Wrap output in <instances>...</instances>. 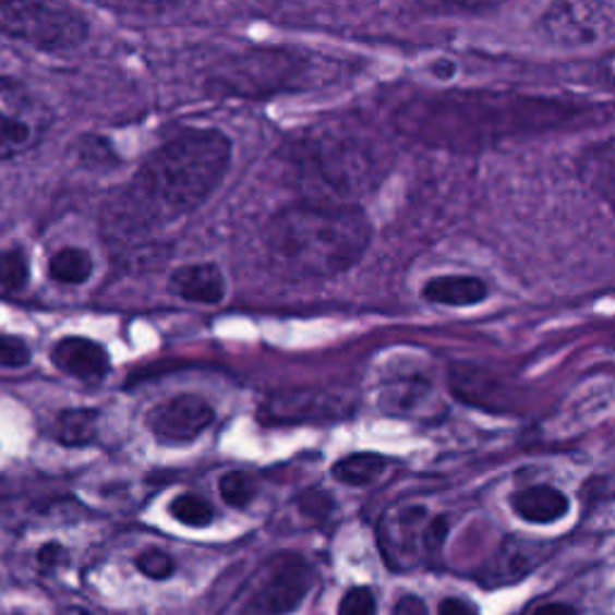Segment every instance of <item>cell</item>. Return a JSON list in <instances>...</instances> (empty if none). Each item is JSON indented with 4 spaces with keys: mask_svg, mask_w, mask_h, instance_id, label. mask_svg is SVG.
I'll return each instance as SVG.
<instances>
[{
    "mask_svg": "<svg viewBox=\"0 0 615 615\" xmlns=\"http://www.w3.org/2000/svg\"><path fill=\"white\" fill-rule=\"evenodd\" d=\"M32 359L27 345L17 337L0 335V369H22Z\"/></svg>",
    "mask_w": 615,
    "mask_h": 615,
    "instance_id": "cell-25",
    "label": "cell"
},
{
    "mask_svg": "<svg viewBox=\"0 0 615 615\" xmlns=\"http://www.w3.org/2000/svg\"><path fill=\"white\" fill-rule=\"evenodd\" d=\"M385 469L387 459L383 455L359 453L337 461L333 474L339 483H345V486H371V483H375L385 474Z\"/></svg>",
    "mask_w": 615,
    "mask_h": 615,
    "instance_id": "cell-17",
    "label": "cell"
},
{
    "mask_svg": "<svg viewBox=\"0 0 615 615\" xmlns=\"http://www.w3.org/2000/svg\"><path fill=\"white\" fill-rule=\"evenodd\" d=\"M441 615H479L477 608L469 601L461 599H445L441 603Z\"/></svg>",
    "mask_w": 615,
    "mask_h": 615,
    "instance_id": "cell-27",
    "label": "cell"
},
{
    "mask_svg": "<svg viewBox=\"0 0 615 615\" xmlns=\"http://www.w3.org/2000/svg\"><path fill=\"white\" fill-rule=\"evenodd\" d=\"M137 567L142 575H147L149 579H167L173 572V560L169 553H164L159 548H149L137 558Z\"/></svg>",
    "mask_w": 615,
    "mask_h": 615,
    "instance_id": "cell-24",
    "label": "cell"
},
{
    "mask_svg": "<svg viewBox=\"0 0 615 615\" xmlns=\"http://www.w3.org/2000/svg\"><path fill=\"white\" fill-rule=\"evenodd\" d=\"M51 109L17 82L0 80V161L32 152L49 133Z\"/></svg>",
    "mask_w": 615,
    "mask_h": 615,
    "instance_id": "cell-7",
    "label": "cell"
},
{
    "mask_svg": "<svg viewBox=\"0 0 615 615\" xmlns=\"http://www.w3.org/2000/svg\"><path fill=\"white\" fill-rule=\"evenodd\" d=\"M371 221L357 205H291L267 221L263 251L272 275L287 281L345 275L371 245Z\"/></svg>",
    "mask_w": 615,
    "mask_h": 615,
    "instance_id": "cell-2",
    "label": "cell"
},
{
    "mask_svg": "<svg viewBox=\"0 0 615 615\" xmlns=\"http://www.w3.org/2000/svg\"><path fill=\"white\" fill-rule=\"evenodd\" d=\"M447 519L433 515L419 503L389 507L377 527V541L387 565L397 572H409L429 565L445 546Z\"/></svg>",
    "mask_w": 615,
    "mask_h": 615,
    "instance_id": "cell-4",
    "label": "cell"
},
{
    "mask_svg": "<svg viewBox=\"0 0 615 615\" xmlns=\"http://www.w3.org/2000/svg\"><path fill=\"white\" fill-rule=\"evenodd\" d=\"M229 164L231 142L219 130L176 135L106 203V233L111 241H133L197 209L217 191Z\"/></svg>",
    "mask_w": 615,
    "mask_h": 615,
    "instance_id": "cell-1",
    "label": "cell"
},
{
    "mask_svg": "<svg viewBox=\"0 0 615 615\" xmlns=\"http://www.w3.org/2000/svg\"><path fill=\"white\" fill-rule=\"evenodd\" d=\"M375 596L369 587H353L339 603V615H375Z\"/></svg>",
    "mask_w": 615,
    "mask_h": 615,
    "instance_id": "cell-23",
    "label": "cell"
},
{
    "mask_svg": "<svg viewBox=\"0 0 615 615\" xmlns=\"http://www.w3.org/2000/svg\"><path fill=\"white\" fill-rule=\"evenodd\" d=\"M51 359L58 371L77 377L85 383H99L109 373V353L97 341L85 337L61 339L51 351Z\"/></svg>",
    "mask_w": 615,
    "mask_h": 615,
    "instance_id": "cell-10",
    "label": "cell"
},
{
    "mask_svg": "<svg viewBox=\"0 0 615 615\" xmlns=\"http://www.w3.org/2000/svg\"><path fill=\"white\" fill-rule=\"evenodd\" d=\"M265 409L272 421H313L335 417L337 401L323 393H284L267 401Z\"/></svg>",
    "mask_w": 615,
    "mask_h": 615,
    "instance_id": "cell-15",
    "label": "cell"
},
{
    "mask_svg": "<svg viewBox=\"0 0 615 615\" xmlns=\"http://www.w3.org/2000/svg\"><path fill=\"white\" fill-rule=\"evenodd\" d=\"M97 435V413L87 409L65 411L58 421V437L65 445H87Z\"/></svg>",
    "mask_w": 615,
    "mask_h": 615,
    "instance_id": "cell-19",
    "label": "cell"
},
{
    "mask_svg": "<svg viewBox=\"0 0 615 615\" xmlns=\"http://www.w3.org/2000/svg\"><path fill=\"white\" fill-rule=\"evenodd\" d=\"M171 515L185 527H207L212 517H215V510H212V505L205 498H200V495L185 493L171 503Z\"/></svg>",
    "mask_w": 615,
    "mask_h": 615,
    "instance_id": "cell-20",
    "label": "cell"
},
{
    "mask_svg": "<svg viewBox=\"0 0 615 615\" xmlns=\"http://www.w3.org/2000/svg\"><path fill=\"white\" fill-rule=\"evenodd\" d=\"M577 173L591 193L615 209V137L594 142L582 149L577 159Z\"/></svg>",
    "mask_w": 615,
    "mask_h": 615,
    "instance_id": "cell-11",
    "label": "cell"
},
{
    "mask_svg": "<svg viewBox=\"0 0 615 615\" xmlns=\"http://www.w3.org/2000/svg\"><path fill=\"white\" fill-rule=\"evenodd\" d=\"M512 510L531 524H553L570 510L567 495L553 486H531L512 495Z\"/></svg>",
    "mask_w": 615,
    "mask_h": 615,
    "instance_id": "cell-14",
    "label": "cell"
},
{
    "mask_svg": "<svg viewBox=\"0 0 615 615\" xmlns=\"http://www.w3.org/2000/svg\"><path fill=\"white\" fill-rule=\"evenodd\" d=\"M219 493L231 507H245L255 498L257 483L251 474H245V471H229V474L219 481Z\"/></svg>",
    "mask_w": 615,
    "mask_h": 615,
    "instance_id": "cell-21",
    "label": "cell"
},
{
    "mask_svg": "<svg viewBox=\"0 0 615 615\" xmlns=\"http://www.w3.org/2000/svg\"><path fill=\"white\" fill-rule=\"evenodd\" d=\"M29 277L27 257L17 248L13 251H0V287L3 289H22Z\"/></svg>",
    "mask_w": 615,
    "mask_h": 615,
    "instance_id": "cell-22",
    "label": "cell"
},
{
    "mask_svg": "<svg viewBox=\"0 0 615 615\" xmlns=\"http://www.w3.org/2000/svg\"><path fill=\"white\" fill-rule=\"evenodd\" d=\"M305 179L321 191H333V203L351 205L345 197L369 188L373 176L371 157L347 137H315L301 157Z\"/></svg>",
    "mask_w": 615,
    "mask_h": 615,
    "instance_id": "cell-6",
    "label": "cell"
},
{
    "mask_svg": "<svg viewBox=\"0 0 615 615\" xmlns=\"http://www.w3.org/2000/svg\"><path fill=\"white\" fill-rule=\"evenodd\" d=\"M541 560L539 546L536 543H512V546H505L498 555V560L491 567V579L489 582H515L517 577H524L531 567Z\"/></svg>",
    "mask_w": 615,
    "mask_h": 615,
    "instance_id": "cell-16",
    "label": "cell"
},
{
    "mask_svg": "<svg viewBox=\"0 0 615 615\" xmlns=\"http://www.w3.org/2000/svg\"><path fill=\"white\" fill-rule=\"evenodd\" d=\"M421 296L433 305L469 308L489 299V284L471 275H445L425 281Z\"/></svg>",
    "mask_w": 615,
    "mask_h": 615,
    "instance_id": "cell-13",
    "label": "cell"
},
{
    "mask_svg": "<svg viewBox=\"0 0 615 615\" xmlns=\"http://www.w3.org/2000/svg\"><path fill=\"white\" fill-rule=\"evenodd\" d=\"M171 293L193 303H219L224 299V275L217 265L200 263L176 269L169 279Z\"/></svg>",
    "mask_w": 615,
    "mask_h": 615,
    "instance_id": "cell-12",
    "label": "cell"
},
{
    "mask_svg": "<svg viewBox=\"0 0 615 615\" xmlns=\"http://www.w3.org/2000/svg\"><path fill=\"white\" fill-rule=\"evenodd\" d=\"M541 37L560 49H589L615 37V5L555 3L539 22Z\"/></svg>",
    "mask_w": 615,
    "mask_h": 615,
    "instance_id": "cell-8",
    "label": "cell"
},
{
    "mask_svg": "<svg viewBox=\"0 0 615 615\" xmlns=\"http://www.w3.org/2000/svg\"><path fill=\"white\" fill-rule=\"evenodd\" d=\"M534 615H577V611L567 603H546V606L536 608Z\"/></svg>",
    "mask_w": 615,
    "mask_h": 615,
    "instance_id": "cell-28",
    "label": "cell"
},
{
    "mask_svg": "<svg viewBox=\"0 0 615 615\" xmlns=\"http://www.w3.org/2000/svg\"><path fill=\"white\" fill-rule=\"evenodd\" d=\"M601 73L606 77L611 85H615V51H611L606 58L601 61Z\"/></svg>",
    "mask_w": 615,
    "mask_h": 615,
    "instance_id": "cell-29",
    "label": "cell"
},
{
    "mask_svg": "<svg viewBox=\"0 0 615 615\" xmlns=\"http://www.w3.org/2000/svg\"><path fill=\"white\" fill-rule=\"evenodd\" d=\"M61 615H92V613L85 611V608H80V606H70V608H65Z\"/></svg>",
    "mask_w": 615,
    "mask_h": 615,
    "instance_id": "cell-30",
    "label": "cell"
},
{
    "mask_svg": "<svg viewBox=\"0 0 615 615\" xmlns=\"http://www.w3.org/2000/svg\"><path fill=\"white\" fill-rule=\"evenodd\" d=\"M87 20L75 8L58 3H3L0 32L41 51H70L87 37Z\"/></svg>",
    "mask_w": 615,
    "mask_h": 615,
    "instance_id": "cell-5",
    "label": "cell"
},
{
    "mask_svg": "<svg viewBox=\"0 0 615 615\" xmlns=\"http://www.w3.org/2000/svg\"><path fill=\"white\" fill-rule=\"evenodd\" d=\"M49 272L61 284H82L92 275V257L82 248H63L51 257Z\"/></svg>",
    "mask_w": 615,
    "mask_h": 615,
    "instance_id": "cell-18",
    "label": "cell"
},
{
    "mask_svg": "<svg viewBox=\"0 0 615 615\" xmlns=\"http://www.w3.org/2000/svg\"><path fill=\"white\" fill-rule=\"evenodd\" d=\"M215 421V411L203 397L179 395L173 399L161 401L147 413L149 431L159 437L161 443H191L207 431Z\"/></svg>",
    "mask_w": 615,
    "mask_h": 615,
    "instance_id": "cell-9",
    "label": "cell"
},
{
    "mask_svg": "<svg viewBox=\"0 0 615 615\" xmlns=\"http://www.w3.org/2000/svg\"><path fill=\"white\" fill-rule=\"evenodd\" d=\"M393 615H429V608L419 596H401Z\"/></svg>",
    "mask_w": 615,
    "mask_h": 615,
    "instance_id": "cell-26",
    "label": "cell"
},
{
    "mask_svg": "<svg viewBox=\"0 0 615 615\" xmlns=\"http://www.w3.org/2000/svg\"><path fill=\"white\" fill-rule=\"evenodd\" d=\"M313 584V570L301 555L281 553L257 565L217 615H289Z\"/></svg>",
    "mask_w": 615,
    "mask_h": 615,
    "instance_id": "cell-3",
    "label": "cell"
}]
</instances>
